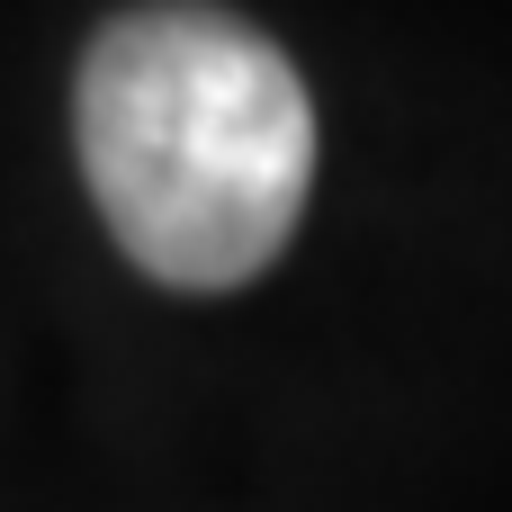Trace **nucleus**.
<instances>
[{"mask_svg":"<svg viewBox=\"0 0 512 512\" xmlns=\"http://www.w3.org/2000/svg\"><path fill=\"white\" fill-rule=\"evenodd\" d=\"M72 135L126 261L189 297L270 270L315 189L306 81L225 9H126L81 54Z\"/></svg>","mask_w":512,"mask_h":512,"instance_id":"1","label":"nucleus"}]
</instances>
